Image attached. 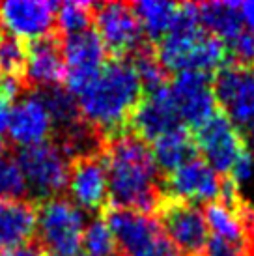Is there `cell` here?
I'll return each instance as SVG.
<instances>
[{
    "instance_id": "603a6c76",
    "label": "cell",
    "mask_w": 254,
    "mask_h": 256,
    "mask_svg": "<svg viewBox=\"0 0 254 256\" xmlns=\"http://www.w3.org/2000/svg\"><path fill=\"white\" fill-rule=\"evenodd\" d=\"M136 19L140 22L144 38L150 42H161L162 38L174 26L180 4L174 2H157V0H144L131 4Z\"/></svg>"
},
{
    "instance_id": "7402d4cb",
    "label": "cell",
    "mask_w": 254,
    "mask_h": 256,
    "mask_svg": "<svg viewBox=\"0 0 254 256\" xmlns=\"http://www.w3.org/2000/svg\"><path fill=\"white\" fill-rule=\"evenodd\" d=\"M241 202L243 198L234 206H226L219 200H213V202L206 204L202 215L208 224V230H212L213 236L245 247L247 234H245V224L241 219Z\"/></svg>"
},
{
    "instance_id": "8fae6325",
    "label": "cell",
    "mask_w": 254,
    "mask_h": 256,
    "mask_svg": "<svg viewBox=\"0 0 254 256\" xmlns=\"http://www.w3.org/2000/svg\"><path fill=\"white\" fill-rule=\"evenodd\" d=\"M62 54L66 62V90L77 98L106 64V49L98 32L90 28L64 38Z\"/></svg>"
},
{
    "instance_id": "2e32d148",
    "label": "cell",
    "mask_w": 254,
    "mask_h": 256,
    "mask_svg": "<svg viewBox=\"0 0 254 256\" xmlns=\"http://www.w3.org/2000/svg\"><path fill=\"white\" fill-rule=\"evenodd\" d=\"M68 191L71 202L78 210H103L108 198L105 163L99 156H84L73 159L70 164Z\"/></svg>"
},
{
    "instance_id": "30bf717a",
    "label": "cell",
    "mask_w": 254,
    "mask_h": 256,
    "mask_svg": "<svg viewBox=\"0 0 254 256\" xmlns=\"http://www.w3.org/2000/svg\"><path fill=\"white\" fill-rule=\"evenodd\" d=\"M178 116L184 128L196 131L217 112V100L213 92V77L210 73H178L168 84Z\"/></svg>"
},
{
    "instance_id": "ffe728a7",
    "label": "cell",
    "mask_w": 254,
    "mask_h": 256,
    "mask_svg": "<svg viewBox=\"0 0 254 256\" xmlns=\"http://www.w3.org/2000/svg\"><path fill=\"white\" fill-rule=\"evenodd\" d=\"M198 154L194 136L187 128H178L170 133H164L154 140L152 156L157 168L162 174H170L187 161L194 159Z\"/></svg>"
},
{
    "instance_id": "e575fe53",
    "label": "cell",
    "mask_w": 254,
    "mask_h": 256,
    "mask_svg": "<svg viewBox=\"0 0 254 256\" xmlns=\"http://www.w3.org/2000/svg\"><path fill=\"white\" fill-rule=\"evenodd\" d=\"M4 154V142H2V138H0V156Z\"/></svg>"
},
{
    "instance_id": "52a82bcc",
    "label": "cell",
    "mask_w": 254,
    "mask_h": 256,
    "mask_svg": "<svg viewBox=\"0 0 254 256\" xmlns=\"http://www.w3.org/2000/svg\"><path fill=\"white\" fill-rule=\"evenodd\" d=\"M213 92L220 112L234 124L240 135L254 129V68L226 62L213 77Z\"/></svg>"
},
{
    "instance_id": "1f68e13d",
    "label": "cell",
    "mask_w": 254,
    "mask_h": 256,
    "mask_svg": "<svg viewBox=\"0 0 254 256\" xmlns=\"http://www.w3.org/2000/svg\"><path fill=\"white\" fill-rule=\"evenodd\" d=\"M0 256H45L42 245L34 242H28L24 245H19V247H14L10 250H4Z\"/></svg>"
},
{
    "instance_id": "4dcf8cb0",
    "label": "cell",
    "mask_w": 254,
    "mask_h": 256,
    "mask_svg": "<svg viewBox=\"0 0 254 256\" xmlns=\"http://www.w3.org/2000/svg\"><path fill=\"white\" fill-rule=\"evenodd\" d=\"M202 256H245V247L220 240L217 236H212L206 243Z\"/></svg>"
},
{
    "instance_id": "f546056e",
    "label": "cell",
    "mask_w": 254,
    "mask_h": 256,
    "mask_svg": "<svg viewBox=\"0 0 254 256\" xmlns=\"http://www.w3.org/2000/svg\"><path fill=\"white\" fill-rule=\"evenodd\" d=\"M254 174V156L248 152L247 148L241 152L238 159H236V163L232 164V170H230V180H232L234 184L240 187V184H245L248 180L252 178Z\"/></svg>"
},
{
    "instance_id": "836d02e7",
    "label": "cell",
    "mask_w": 254,
    "mask_h": 256,
    "mask_svg": "<svg viewBox=\"0 0 254 256\" xmlns=\"http://www.w3.org/2000/svg\"><path fill=\"white\" fill-rule=\"evenodd\" d=\"M241 17H243V22L247 24L250 32L254 34V2L241 4Z\"/></svg>"
},
{
    "instance_id": "7c38bea8",
    "label": "cell",
    "mask_w": 254,
    "mask_h": 256,
    "mask_svg": "<svg viewBox=\"0 0 254 256\" xmlns=\"http://www.w3.org/2000/svg\"><path fill=\"white\" fill-rule=\"evenodd\" d=\"M192 136L206 163L222 176L230 174L238 156L247 148L240 131L220 110H217L202 128H198Z\"/></svg>"
},
{
    "instance_id": "ba28073f",
    "label": "cell",
    "mask_w": 254,
    "mask_h": 256,
    "mask_svg": "<svg viewBox=\"0 0 254 256\" xmlns=\"http://www.w3.org/2000/svg\"><path fill=\"white\" fill-rule=\"evenodd\" d=\"M94 19L98 36L114 58H129L146 45L140 22L131 4L105 2L94 4Z\"/></svg>"
},
{
    "instance_id": "d590c367",
    "label": "cell",
    "mask_w": 254,
    "mask_h": 256,
    "mask_svg": "<svg viewBox=\"0 0 254 256\" xmlns=\"http://www.w3.org/2000/svg\"><path fill=\"white\" fill-rule=\"evenodd\" d=\"M0 40H2V26H0Z\"/></svg>"
},
{
    "instance_id": "f1b7e54d",
    "label": "cell",
    "mask_w": 254,
    "mask_h": 256,
    "mask_svg": "<svg viewBox=\"0 0 254 256\" xmlns=\"http://www.w3.org/2000/svg\"><path fill=\"white\" fill-rule=\"evenodd\" d=\"M228 62L236 66L254 68V34L250 30H243L238 36L226 43Z\"/></svg>"
},
{
    "instance_id": "8992f818",
    "label": "cell",
    "mask_w": 254,
    "mask_h": 256,
    "mask_svg": "<svg viewBox=\"0 0 254 256\" xmlns=\"http://www.w3.org/2000/svg\"><path fill=\"white\" fill-rule=\"evenodd\" d=\"M15 161L24 176L26 189L40 202L54 198L64 189H68L70 161L62 148L54 142L21 148L15 156Z\"/></svg>"
},
{
    "instance_id": "83f0119b",
    "label": "cell",
    "mask_w": 254,
    "mask_h": 256,
    "mask_svg": "<svg viewBox=\"0 0 254 256\" xmlns=\"http://www.w3.org/2000/svg\"><path fill=\"white\" fill-rule=\"evenodd\" d=\"M26 182L15 157L0 156V200H24Z\"/></svg>"
},
{
    "instance_id": "5b68a950",
    "label": "cell",
    "mask_w": 254,
    "mask_h": 256,
    "mask_svg": "<svg viewBox=\"0 0 254 256\" xmlns=\"http://www.w3.org/2000/svg\"><path fill=\"white\" fill-rule=\"evenodd\" d=\"M36 212V232L42 249H47L50 256H78L86 226L84 212L62 196L38 202Z\"/></svg>"
},
{
    "instance_id": "4316f807",
    "label": "cell",
    "mask_w": 254,
    "mask_h": 256,
    "mask_svg": "<svg viewBox=\"0 0 254 256\" xmlns=\"http://www.w3.org/2000/svg\"><path fill=\"white\" fill-rule=\"evenodd\" d=\"M26 66V43L17 38L0 40V77H14L22 80Z\"/></svg>"
},
{
    "instance_id": "8d00e7d4",
    "label": "cell",
    "mask_w": 254,
    "mask_h": 256,
    "mask_svg": "<svg viewBox=\"0 0 254 256\" xmlns=\"http://www.w3.org/2000/svg\"><path fill=\"white\" fill-rule=\"evenodd\" d=\"M45 256H50V254H45Z\"/></svg>"
},
{
    "instance_id": "9a60e30c",
    "label": "cell",
    "mask_w": 254,
    "mask_h": 256,
    "mask_svg": "<svg viewBox=\"0 0 254 256\" xmlns=\"http://www.w3.org/2000/svg\"><path fill=\"white\" fill-rule=\"evenodd\" d=\"M220 178L204 159L194 157L182 164L162 180V192L166 198L184 200L189 204L213 202L219 196Z\"/></svg>"
},
{
    "instance_id": "277c9868",
    "label": "cell",
    "mask_w": 254,
    "mask_h": 256,
    "mask_svg": "<svg viewBox=\"0 0 254 256\" xmlns=\"http://www.w3.org/2000/svg\"><path fill=\"white\" fill-rule=\"evenodd\" d=\"M103 219L116 240L120 256H184L152 215L110 206Z\"/></svg>"
},
{
    "instance_id": "9c48e42d",
    "label": "cell",
    "mask_w": 254,
    "mask_h": 256,
    "mask_svg": "<svg viewBox=\"0 0 254 256\" xmlns=\"http://www.w3.org/2000/svg\"><path fill=\"white\" fill-rule=\"evenodd\" d=\"M156 215L164 234L182 250V254H204L206 243L210 240V230H208L202 212L194 204L164 196Z\"/></svg>"
},
{
    "instance_id": "44dd1931",
    "label": "cell",
    "mask_w": 254,
    "mask_h": 256,
    "mask_svg": "<svg viewBox=\"0 0 254 256\" xmlns=\"http://www.w3.org/2000/svg\"><path fill=\"white\" fill-rule=\"evenodd\" d=\"M198 17H200V24L204 26V30H208L215 38H219L224 45L245 30L240 2L198 4Z\"/></svg>"
},
{
    "instance_id": "7a4b0ae2",
    "label": "cell",
    "mask_w": 254,
    "mask_h": 256,
    "mask_svg": "<svg viewBox=\"0 0 254 256\" xmlns=\"http://www.w3.org/2000/svg\"><path fill=\"white\" fill-rule=\"evenodd\" d=\"M144 90L133 64L127 58L106 60L103 70L77 96L82 120L101 138L110 140L129 133V122Z\"/></svg>"
},
{
    "instance_id": "cb8c5ba5",
    "label": "cell",
    "mask_w": 254,
    "mask_h": 256,
    "mask_svg": "<svg viewBox=\"0 0 254 256\" xmlns=\"http://www.w3.org/2000/svg\"><path fill=\"white\" fill-rule=\"evenodd\" d=\"M127 60L133 64L134 72L140 78L144 94L154 92V90L166 84V72L162 70V66L159 64V60L156 56V50L152 49L148 43L144 47H140L133 56H129Z\"/></svg>"
},
{
    "instance_id": "4fadbf2b",
    "label": "cell",
    "mask_w": 254,
    "mask_h": 256,
    "mask_svg": "<svg viewBox=\"0 0 254 256\" xmlns=\"http://www.w3.org/2000/svg\"><path fill=\"white\" fill-rule=\"evenodd\" d=\"M56 2L45 0H10L0 4V26L12 38L36 42L52 36L56 22Z\"/></svg>"
},
{
    "instance_id": "d6a6232c",
    "label": "cell",
    "mask_w": 254,
    "mask_h": 256,
    "mask_svg": "<svg viewBox=\"0 0 254 256\" xmlns=\"http://www.w3.org/2000/svg\"><path fill=\"white\" fill-rule=\"evenodd\" d=\"M12 101L8 100L4 94L0 92V135H4L8 129V122H10V112H12V107H10Z\"/></svg>"
},
{
    "instance_id": "74e56055",
    "label": "cell",
    "mask_w": 254,
    "mask_h": 256,
    "mask_svg": "<svg viewBox=\"0 0 254 256\" xmlns=\"http://www.w3.org/2000/svg\"><path fill=\"white\" fill-rule=\"evenodd\" d=\"M78 256H80V254H78Z\"/></svg>"
},
{
    "instance_id": "5bb4252c",
    "label": "cell",
    "mask_w": 254,
    "mask_h": 256,
    "mask_svg": "<svg viewBox=\"0 0 254 256\" xmlns=\"http://www.w3.org/2000/svg\"><path fill=\"white\" fill-rule=\"evenodd\" d=\"M178 128H184V124L178 116L168 82L154 92L144 94L129 122V133L146 144Z\"/></svg>"
},
{
    "instance_id": "e0dca14e",
    "label": "cell",
    "mask_w": 254,
    "mask_h": 256,
    "mask_svg": "<svg viewBox=\"0 0 254 256\" xmlns=\"http://www.w3.org/2000/svg\"><path fill=\"white\" fill-rule=\"evenodd\" d=\"M6 131L10 140L19 148L49 142V136L52 135V120L42 98L34 90L15 101Z\"/></svg>"
},
{
    "instance_id": "d4e9b609",
    "label": "cell",
    "mask_w": 254,
    "mask_h": 256,
    "mask_svg": "<svg viewBox=\"0 0 254 256\" xmlns=\"http://www.w3.org/2000/svg\"><path fill=\"white\" fill-rule=\"evenodd\" d=\"M80 249H84V256H120L116 240L103 217H94L84 226Z\"/></svg>"
},
{
    "instance_id": "d6986e66",
    "label": "cell",
    "mask_w": 254,
    "mask_h": 256,
    "mask_svg": "<svg viewBox=\"0 0 254 256\" xmlns=\"http://www.w3.org/2000/svg\"><path fill=\"white\" fill-rule=\"evenodd\" d=\"M38 212L30 200H0V254L24 245L36 234Z\"/></svg>"
},
{
    "instance_id": "484cf974",
    "label": "cell",
    "mask_w": 254,
    "mask_h": 256,
    "mask_svg": "<svg viewBox=\"0 0 254 256\" xmlns=\"http://www.w3.org/2000/svg\"><path fill=\"white\" fill-rule=\"evenodd\" d=\"M94 21V4L88 2H64L58 4L56 24L64 38L80 34L92 28Z\"/></svg>"
},
{
    "instance_id": "6da1fadb",
    "label": "cell",
    "mask_w": 254,
    "mask_h": 256,
    "mask_svg": "<svg viewBox=\"0 0 254 256\" xmlns=\"http://www.w3.org/2000/svg\"><path fill=\"white\" fill-rule=\"evenodd\" d=\"M101 159L106 168L108 198L112 206L144 215L156 214L164 192L161 172L148 144L131 133H124L106 140Z\"/></svg>"
},
{
    "instance_id": "ac0fdd59",
    "label": "cell",
    "mask_w": 254,
    "mask_h": 256,
    "mask_svg": "<svg viewBox=\"0 0 254 256\" xmlns=\"http://www.w3.org/2000/svg\"><path fill=\"white\" fill-rule=\"evenodd\" d=\"M66 78V62L62 54L60 36L42 38L26 43V66L22 75V84L30 90H42L60 86Z\"/></svg>"
},
{
    "instance_id": "3957f363",
    "label": "cell",
    "mask_w": 254,
    "mask_h": 256,
    "mask_svg": "<svg viewBox=\"0 0 254 256\" xmlns=\"http://www.w3.org/2000/svg\"><path fill=\"white\" fill-rule=\"evenodd\" d=\"M156 56L166 73L220 70L228 62L226 45L200 24L198 4H180L174 26L157 43Z\"/></svg>"
}]
</instances>
